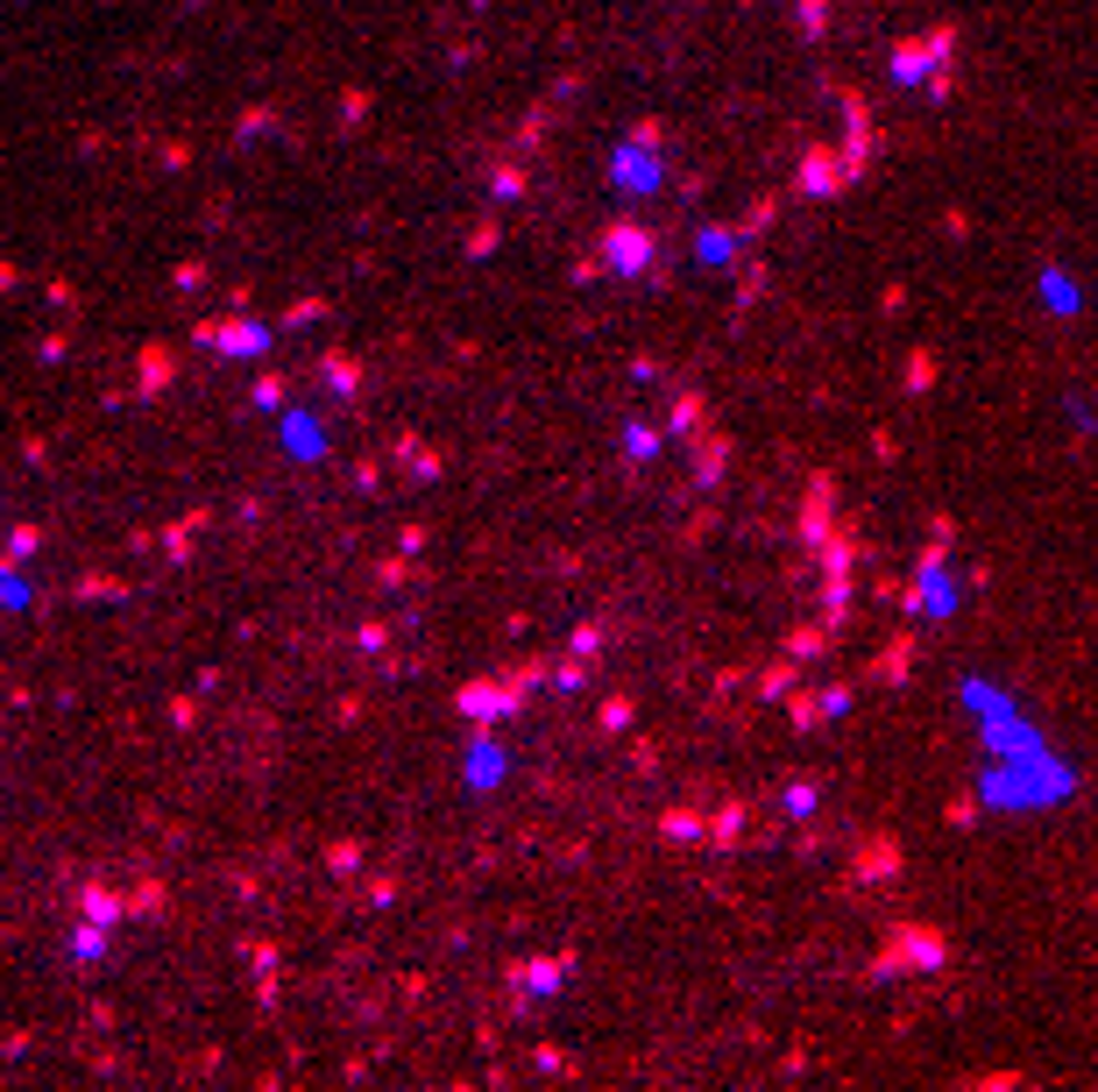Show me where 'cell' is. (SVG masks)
<instances>
[{
  "label": "cell",
  "mask_w": 1098,
  "mask_h": 1092,
  "mask_svg": "<svg viewBox=\"0 0 1098 1092\" xmlns=\"http://www.w3.org/2000/svg\"><path fill=\"white\" fill-rule=\"evenodd\" d=\"M908 965H914V972H936V965H943V936H936V930H900L879 972H908Z\"/></svg>",
  "instance_id": "obj_1"
}]
</instances>
